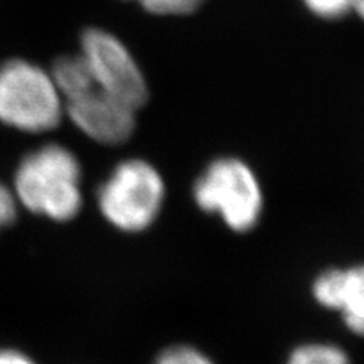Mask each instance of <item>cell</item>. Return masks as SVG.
Returning a JSON list of instances; mask_svg holds the SVG:
<instances>
[{"label":"cell","instance_id":"1","mask_svg":"<svg viewBox=\"0 0 364 364\" xmlns=\"http://www.w3.org/2000/svg\"><path fill=\"white\" fill-rule=\"evenodd\" d=\"M83 169L65 145L48 144L22 159L14 177L16 201L58 223L75 220L83 208Z\"/></svg>","mask_w":364,"mask_h":364},{"label":"cell","instance_id":"2","mask_svg":"<svg viewBox=\"0 0 364 364\" xmlns=\"http://www.w3.org/2000/svg\"><path fill=\"white\" fill-rule=\"evenodd\" d=\"M166 193V181L154 164L144 159H125L100 184L98 211L122 233H142L161 216Z\"/></svg>","mask_w":364,"mask_h":364},{"label":"cell","instance_id":"3","mask_svg":"<svg viewBox=\"0 0 364 364\" xmlns=\"http://www.w3.org/2000/svg\"><path fill=\"white\" fill-rule=\"evenodd\" d=\"M193 199L201 211L220 216L235 233L255 230L265 208L260 179L236 157H220L209 164L194 182Z\"/></svg>","mask_w":364,"mask_h":364},{"label":"cell","instance_id":"4","mask_svg":"<svg viewBox=\"0 0 364 364\" xmlns=\"http://www.w3.org/2000/svg\"><path fill=\"white\" fill-rule=\"evenodd\" d=\"M65 115V102L51 73L27 61L0 65V122L26 134L54 130Z\"/></svg>","mask_w":364,"mask_h":364},{"label":"cell","instance_id":"5","mask_svg":"<svg viewBox=\"0 0 364 364\" xmlns=\"http://www.w3.org/2000/svg\"><path fill=\"white\" fill-rule=\"evenodd\" d=\"M81 56L100 90L139 112L147 103L149 88L125 44L103 29H86L81 36Z\"/></svg>","mask_w":364,"mask_h":364},{"label":"cell","instance_id":"6","mask_svg":"<svg viewBox=\"0 0 364 364\" xmlns=\"http://www.w3.org/2000/svg\"><path fill=\"white\" fill-rule=\"evenodd\" d=\"M65 113L80 132L102 145H120L134 135L136 112L97 85L65 100Z\"/></svg>","mask_w":364,"mask_h":364},{"label":"cell","instance_id":"7","mask_svg":"<svg viewBox=\"0 0 364 364\" xmlns=\"http://www.w3.org/2000/svg\"><path fill=\"white\" fill-rule=\"evenodd\" d=\"M336 312L341 314L348 331L364 338V263L343 268Z\"/></svg>","mask_w":364,"mask_h":364},{"label":"cell","instance_id":"8","mask_svg":"<svg viewBox=\"0 0 364 364\" xmlns=\"http://www.w3.org/2000/svg\"><path fill=\"white\" fill-rule=\"evenodd\" d=\"M285 364H353L348 353L331 343L300 344L289 354Z\"/></svg>","mask_w":364,"mask_h":364},{"label":"cell","instance_id":"9","mask_svg":"<svg viewBox=\"0 0 364 364\" xmlns=\"http://www.w3.org/2000/svg\"><path fill=\"white\" fill-rule=\"evenodd\" d=\"M152 364H216L206 353L189 344H176L159 353Z\"/></svg>","mask_w":364,"mask_h":364},{"label":"cell","instance_id":"10","mask_svg":"<svg viewBox=\"0 0 364 364\" xmlns=\"http://www.w3.org/2000/svg\"><path fill=\"white\" fill-rule=\"evenodd\" d=\"M144 11L156 16H186L194 12L204 0H134Z\"/></svg>","mask_w":364,"mask_h":364},{"label":"cell","instance_id":"11","mask_svg":"<svg viewBox=\"0 0 364 364\" xmlns=\"http://www.w3.org/2000/svg\"><path fill=\"white\" fill-rule=\"evenodd\" d=\"M304 4L322 19H339L353 12L354 0H304Z\"/></svg>","mask_w":364,"mask_h":364},{"label":"cell","instance_id":"12","mask_svg":"<svg viewBox=\"0 0 364 364\" xmlns=\"http://www.w3.org/2000/svg\"><path fill=\"white\" fill-rule=\"evenodd\" d=\"M17 216V201L14 193L0 184V230L11 225Z\"/></svg>","mask_w":364,"mask_h":364},{"label":"cell","instance_id":"13","mask_svg":"<svg viewBox=\"0 0 364 364\" xmlns=\"http://www.w3.org/2000/svg\"><path fill=\"white\" fill-rule=\"evenodd\" d=\"M0 364H36L24 353L14 351V349H0Z\"/></svg>","mask_w":364,"mask_h":364},{"label":"cell","instance_id":"14","mask_svg":"<svg viewBox=\"0 0 364 364\" xmlns=\"http://www.w3.org/2000/svg\"><path fill=\"white\" fill-rule=\"evenodd\" d=\"M353 12H356L359 19L364 21V0H354Z\"/></svg>","mask_w":364,"mask_h":364}]
</instances>
